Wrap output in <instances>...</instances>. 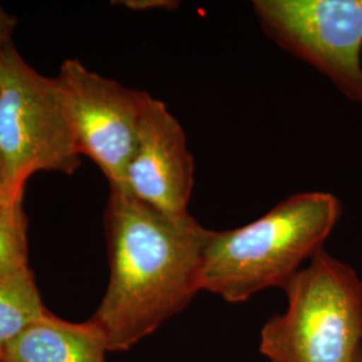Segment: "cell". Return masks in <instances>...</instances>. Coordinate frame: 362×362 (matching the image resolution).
I'll use <instances>...</instances> for the list:
<instances>
[{"label":"cell","instance_id":"obj_1","mask_svg":"<svg viewBox=\"0 0 362 362\" xmlns=\"http://www.w3.org/2000/svg\"><path fill=\"white\" fill-rule=\"evenodd\" d=\"M211 230L189 214L170 216L110 188L105 235L110 275L91 321L109 351H127L175 317L200 290Z\"/></svg>","mask_w":362,"mask_h":362},{"label":"cell","instance_id":"obj_2","mask_svg":"<svg viewBox=\"0 0 362 362\" xmlns=\"http://www.w3.org/2000/svg\"><path fill=\"white\" fill-rule=\"evenodd\" d=\"M334 194L300 192L243 227L212 231L203 251L200 290L230 303L286 285L324 250L341 218Z\"/></svg>","mask_w":362,"mask_h":362},{"label":"cell","instance_id":"obj_3","mask_svg":"<svg viewBox=\"0 0 362 362\" xmlns=\"http://www.w3.org/2000/svg\"><path fill=\"white\" fill-rule=\"evenodd\" d=\"M287 309L267 320L259 351L270 362H354L362 349V279L318 252L286 285Z\"/></svg>","mask_w":362,"mask_h":362},{"label":"cell","instance_id":"obj_4","mask_svg":"<svg viewBox=\"0 0 362 362\" xmlns=\"http://www.w3.org/2000/svg\"><path fill=\"white\" fill-rule=\"evenodd\" d=\"M81 153L57 78L39 74L11 46L0 73V177L13 194L37 172L73 175Z\"/></svg>","mask_w":362,"mask_h":362},{"label":"cell","instance_id":"obj_5","mask_svg":"<svg viewBox=\"0 0 362 362\" xmlns=\"http://www.w3.org/2000/svg\"><path fill=\"white\" fill-rule=\"evenodd\" d=\"M254 11L278 46L362 104V0H257Z\"/></svg>","mask_w":362,"mask_h":362},{"label":"cell","instance_id":"obj_6","mask_svg":"<svg viewBox=\"0 0 362 362\" xmlns=\"http://www.w3.org/2000/svg\"><path fill=\"white\" fill-rule=\"evenodd\" d=\"M55 78L79 153L97 164L110 188L121 189L149 93L103 77L73 58Z\"/></svg>","mask_w":362,"mask_h":362},{"label":"cell","instance_id":"obj_7","mask_svg":"<svg viewBox=\"0 0 362 362\" xmlns=\"http://www.w3.org/2000/svg\"><path fill=\"white\" fill-rule=\"evenodd\" d=\"M194 184L185 132L168 106L149 94L121 189L163 214L182 216L188 215Z\"/></svg>","mask_w":362,"mask_h":362},{"label":"cell","instance_id":"obj_8","mask_svg":"<svg viewBox=\"0 0 362 362\" xmlns=\"http://www.w3.org/2000/svg\"><path fill=\"white\" fill-rule=\"evenodd\" d=\"M107 344L94 321L70 322L47 310L6 348L3 362H106Z\"/></svg>","mask_w":362,"mask_h":362},{"label":"cell","instance_id":"obj_9","mask_svg":"<svg viewBox=\"0 0 362 362\" xmlns=\"http://www.w3.org/2000/svg\"><path fill=\"white\" fill-rule=\"evenodd\" d=\"M46 311L30 267L0 276V361L6 348Z\"/></svg>","mask_w":362,"mask_h":362},{"label":"cell","instance_id":"obj_10","mask_svg":"<svg viewBox=\"0 0 362 362\" xmlns=\"http://www.w3.org/2000/svg\"><path fill=\"white\" fill-rule=\"evenodd\" d=\"M27 218L23 194L0 206V276L28 269Z\"/></svg>","mask_w":362,"mask_h":362},{"label":"cell","instance_id":"obj_11","mask_svg":"<svg viewBox=\"0 0 362 362\" xmlns=\"http://www.w3.org/2000/svg\"><path fill=\"white\" fill-rule=\"evenodd\" d=\"M16 23H18L16 18L13 15L7 13L3 8V6L0 4V73H1V67L4 64L6 54L8 52V49L13 46L11 37H13Z\"/></svg>","mask_w":362,"mask_h":362},{"label":"cell","instance_id":"obj_12","mask_svg":"<svg viewBox=\"0 0 362 362\" xmlns=\"http://www.w3.org/2000/svg\"><path fill=\"white\" fill-rule=\"evenodd\" d=\"M116 3L134 11L173 10L179 7V1H172V0H124V1H116Z\"/></svg>","mask_w":362,"mask_h":362},{"label":"cell","instance_id":"obj_13","mask_svg":"<svg viewBox=\"0 0 362 362\" xmlns=\"http://www.w3.org/2000/svg\"><path fill=\"white\" fill-rule=\"evenodd\" d=\"M18 194H23V192L13 194L11 191H8L4 185H0V206H1V204H4V203H7L10 199H13V197L18 196Z\"/></svg>","mask_w":362,"mask_h":362},{"label":"cell","instance_id":"obj_14","mask_svg":"<svg viewBox=\"0 0 362 362\" xmlns=\"http://www.w3.org/2000/svg\"><path fill=\"white\" fill-rule=\"evenodd\" d=\"M354 362H362V349L360 350V353L357 354V357H356Z\"/></svg>","mask_w":362,"mask_h":362},{"label":"cell","instance_id":"obj_15","mask_svg":"<svg viewBox=\"0 0 362 362\" xmlns=\"http://www.w3.org/2000/svg\"><path fill=\"white\" fill-rule=\"evenodd\" d=\"M0 185H3V182H1V177H0Z\"/></svg>","mask_w":362,"mask_h":362},{"label":"cell","instance_id":"obj_16","mask_svg":"<svg viewBox=\"0 0 362 362\" xmlns=\"http://www.w3.org/2000/svg\"><path fill=\"white\" fill-rule=\"evenodd\" d=\"M0 362H3V361H0Z\"/></svg>","mask_w":362,"mask_h":362}]
</instances>
